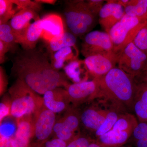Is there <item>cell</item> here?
I'll return each mask as SVG.
<instances>
[{
	"instance_id": "obj_1",
	"label": "cell",
	"mask_w": 147,
	"mask_h": 147,
	"mask_svg": "<svg viewBox=\"0 0 147 147\" xmlns=\"http://www.w3.org/2000/svg\"><path fill=\"white\" fill-rule=\"evenodd\" d=\"M49 57L47 52L36 48L19 50L12 60V74L39 94L55 88H65L69 84L66 75L53 68Z\"/></svg>"
},
{
	"instance_id": "obj_2",
	"label": "cell",
	"mask_w": 147,
	"mask_h": 147,
	"mask_svg": "<svg viewBox=\"0 0 147 147\" xmlns=\"http://www.w3.org/2000/svg\"><path fill=\"white\" fill-rule=\"evenodd\" d=\"M93 79L98 85L96 98L109 100L115 105L132 108L137 83L123 70L116 67L104 76Z\"/></svg>"
},
{
	"instance_id": "obj_3",
	"label": "cell",
	"mask_w": 147,
	"mask_h": 147,
	"mask_svg": "<svg viewBox=\"0 0 147 147\" xmlns=\"http://www.w3.org/2000/svg\"><path fill=\"white\" fill-rule=\"evenodd\" d=\"M8 94L11 101L10 115L17 119L34 115L44 104L42 97L18 79L9 88Z\"/></svg>"
},
{
	"instance_id": "obj_4",
	"label": "cell",
	"mask_w": 147,
	"mask_h": 147,
	"mask_svg": "<svg viewBox=\"0 0 147 147\" xmlns=\"http://www.w3.org/2000/svg\"><path fill=\"white\" fill-rule=\"evenodd\" d=\"M64 16L69 32L76 37L90 32L97 22V17L90 10L86 1L84 0L66 1Z\"/></svg>"
},
{
	"instance_id": "obj_5",
	"label": "cell",
	"mask_w": 147,
	"mask_h": 147,
	"mask_svg": "<svg viewBox=\"0 0 147 147\" xmlns=\"http://www.w3.org/2000/svg\"><path fill=\"white\" fill-rule=\"evenodd\" d=\"M118 67L134 79L137 83L147 81V54L133 42L117 54Z\"/></svg>"
},
{
	"instance_id": "obj_6",
	"label": "cell",
	"mask_w": 147,
	"mask_h": 147,
	"mask_svg": "<svg viewBox=\"0 0 147 147\" xmlns=\"http://www.w3.org/2000/svg\"><path fill=\"white\" fill-rule=\"evenodd\" d=\"M147 22L125 14L108 33L114 45V52L117 54L128 44L133 42L138 33Z\"/></svg>"
},
{
	"instance_id": "obj_7",
	"label": "cell",
	"mask_w": 147,
	"mask_h": 147,
	"mask_svg": "<svg viewBox=\"0 0 147 147\" xmlns=\"http://www.w3.org/2000/svg\"><path fill=\"white\" fill-rule=\"evenodd\" d=\"M56 114L43 105L33 115V129L30 147H41L53 134Z\"/></svg>"
},
{
	"instance_id": "obj_8",
	"label": "cell",
	"mask_w": 147,
	"mask_h": 147,
	"mask_svg": "<svg viewBox=\"0 0 147 147\" xmlns=\"http://www.w3.org/2000/svg\"><path fill=\"white\" fill-rule=\"evenodd\" d=\"M81 123V113L77 108L71 106L63 115L57 119L53 129L54 138L68 144L78 135L76 133Z\"/></svg>"
},
{
	"instance_id": "obj_9",
	"label": "cell",
	"mask_w": 147,
	"mask_h": 147,
	"mask_svg": "<svg viewBox=\"0 0 147 147\" xmlns=\"http://www.w3.org/2000/svg\"><path fill=\"white\" fill-rule=\"evenodd\" d=\"M114 52V45L108 33L94 31L84 36L81 53L85 58L95 55H106Z\"/></svg>"
},
{
	"instance_id": "obj_10",
	"label": "cell",
	"mask_w": 147,
	"mask_h": 147,
	"mask_svg": "<svg viewBox=\"0 0 147 147\" xmlns=\"http://www.w3.org/2000/svg\"><path fill=\"white\" fill-rule=\"evenodd\" d=\"M71 106H77L96 98L98 85L95 79L78 83L69 84L65 88Z\"/></svg>"
},
{
	"instance_id": "obj_11",
	"label": "cell",
	"mask_w": 147,
	"mask_h": 147,
	"mask_svg": "<svg viewBox=\"0 0 147 147\" xmlns=\"http://www.w3.org/2000/svg\"><path fill=\"white\" fill-rule=\"evenodd\" d=\"M89 73L93 79L107 74L116 67L117 63V54L113 52L106 55H95L84 60Z\"/></svg>"
},
{
	"instance_id": "obj_12",
	"label": "cell",
	"mask_w": 147,
	"mask_h": 147,
	"mask_svg": "<svg viewBox=\"0 0 147 147\" xmlns=\"http://www.w3.org/2000/svg\"><path fill=\"white\" fill-rule=\"evenodd\" d=\"M123 7L117 1H107L99 12V22L106 32L109 33L115 24L125 15Z\"/></svg>"
},
{
	"instance_id": "obj_13",
	"label": "cell",
	"mask_w": 147,
	"mask_h": 147,
	"mask_svg": "<svg viewBox=\"0 0 147 147\" xmlns=\"http://www.w3.org/2000/svg\"><path fill=\"white\" fill-rule=\"evenodd\" d=\"M42 98L45 107L55 114L65 112L71 106L65 88H57L47 91Z\"/></svg>"
},
{
	"instance_id": "obj_14",
	"label": "cell",
	"mask_w": 147,
	"mask_h": 147,
	"mask_svg": "<svg viewBox=\"0 0 147 147\" xmlns=\"http://www.w3.org/2000/svg\"><path fill=\"white\" fill-rule=\"evenodd\" d=\"M42 33V19L39 18L32 23L20 34L15 37L16 42L24 50H33L41 38Z\"/></svg>"
},
{
	"instance_id": "obj_15",
	"label": "cell",
	"mask_w": 147,
	"mask_h": 147,
	"mask_svg": "<svg viewBox=\"0 0 147 147\" xmlns=\"http://www.w3.org/2000/svg\"><path fill=\"white\" fill-rule=\"evenodd\" d=\"M42 33L41 38L45 43L61 35L65 32L62 18L55 13H50L42 18Z\"/></svg>"
},
{
	"instance_id": "obj_16",
	"label": "cell",
	"mask_w": 147,
	"mask_h": 147,
	"mask_svg": "<svg viewBox=\"0 0 147 147\" xmlns=\"http://www.w3.org/2000/svg\"><path fill=\"white\" fill-rule=\"evenodd\" d=\"M109 110L91 107L81 113V121L83 126L90 131H96L106 119Z\"/></svg>"
},
{
	"instance_id": "obj_17",
	"label": "cell",
	"mask_w": 147,
	"mask_h": 147,
	"mask_svg": "<svg viewBox=\"0 0 147 147\" xmlns=\"http://www.w3.org/2000/svg\"><path fill=\"white\" fill-rule=\"evenodd\" d=\"M33 129V115L24 116L17 120L14 139L18 147H30Z\"/></svg>"
},
{
	"instance_id": "obj_18",
	"label": "cell",
	"mask_w": 147,
	"mask_h": 147,
	"mask_svg": "<svg viewBox=\"0 0 147 147\" xmlns=\"http://www.w3.org/2000/svg\"><path fill=\"white\" fill-rule=\"evenodd\" d=\"M132 108L139 122H147V82L137 83Z\"/></svg>"
},
{
	"instance_id": "obj_19",
	"label": "cell",
	"mask_w": 147,
	"mask_h": 147,
	"mask_svg": "<svg viewBox=\"0 0 147 147\" xmlns=\"http://www.w3.org/2000/svg\"><path fill=\"white\" fill-rule=\"evenodd\" d=\"M79 50L76 45L62 48L49 56L53 68L58 71L71 62L78 59Z\"/></svg>"
},
{
	"instance_id": "obj_20",
	"label": "cell",
	"mask_w": 147,
	"mask_h": 147,
	"mask_svg": "<svg viewBox=\"0 0 147 147\" xmlns=\"http://www.w3.org/2000/svg\"><path fill=\"white\" fill-rule=\"evenodd\" d=\"M37 12L29 9L19 11L9 21L16 37L24 31L31 23L32 20L39 18Z\"/></svg>"
},
{
	"instance_id": "obj_21",
	"label": "cell",
	"mask_w": 147,
	"mask_h": 147,
	"mask_svg": "<svg viewBox=\"0 0 147 147\" xmlns=\"http://www.w3.org/2000/svg\"><path fill=\"white\" fill-rule=\"evenodd\" d=\"M132 132L111 129L97 137V143L102 147H120L126 143Z\"/></svg>"
},
{
	"instance_id": "obj_22",
	"label": "cell",
	"mask_w": 147,
	"mask_h": 147,
	"mask_svg": "<svg viewBox=\"0 0 147 147\" xmlns=\"http://www.w3.org/2000/svg\"><path fill=\"white\" fill-rule=\"evenodd\" d=\"M125 14L147 21V0H119Z\"/></svg>"
},
{
	"instance_id": "obj_23",
	"label": "cell",
	"mask_w": 147,
	"mask_h": 147,
	"mask_svg": "<svg viewBox=\"0 0 147 147\" xmlns=\"http://www.w3.org/2000/svg\"><path fill=\"white\" fill-rule=\"evenodd\" d=\"M76 38L70 32L65 31L61 35L45 43L47 54L50 55L62 48L75 46Z\"/></svg>"
},
{
	"instance_id": "obj_24",
	"label": "cell",
	"mask_w": 147,
	"mask_h": 147,
	"mask_svg": "<svg viewBox=\"0 0 147 147\" xmlns=\"http://www.w3.org/2000/svg\"><path fill=\"white\" fill-rule=\"evenodd\" d=\"M67 77L71 79L74 83L84 82L82 78L84 71H88L84 60L77 59L71 62L63 68Z\"/></svg>"
},
{
	"instance_id": "obj_25",
	"label": "cell",
	"mask_w": 147,
	"mask_h": 147,
	"mask_svg": "<svg viewBox=\"0 0 147 147\" xmlns=\"http://www.w3.org/2000/svg\"><path fill=\"white\" fill-rule=\"evenodd\" d=\"M0 40L7 45L11 53L16 54L19 51L15 34L9 22L0 25Z\"/></svg>"
},
{
	"instance_id": "obj_26",
	"label": "cell",
	"mask_w": 147,
	"mask_h": 147,
	"mask_svg": "<svg viewBox=\"0 0 147 147\" xmlns=\"http://www.w3.org/2000/svg\"><path fill=\"white\" fill-rule=\"evenodd\" d=\"M138 123L136 117L131 114L127 113L120 115L117 120L111 129L133 132Z\"/></svg>"
},
{
	"instance_id": "obj_27",
	"label": "cell",
	"mask_w": 147,
	"mask_h": 147,
	"mask_svg": "<svg viewBox=\"0 0 147 147\" xmlns=\"http://www.w3.org/2000/svg\"><path fill=\"white\" fill-rule=\"evenodd\" d=\"M18 11L11 0H0V25L8 23Z\"/></svg>"
},
{
	"instance_id": "obj_28",
	"label": "cell",
	"mask_w": 147,
	"mask_h": 147,
	"mask_svg": "<svg viewBox=\"0 0 147 147\" xmlns=\"http://www.w3.org/2000/svg\"><path fill=\"white\" fill-rule=\"evenodd\" d=\"M119 116V115L115 111H109L104 123L96 131V137H100L110 131L117 120Z\"/></svg>"
},
{
	"instance_id": "obj_29",
	"label": "cell",
	"mask_w": 147,
	"mask_h": 147,
	"mask_svg": "<svg viewBox=\"0 0 147 147\" xmlns=\"http://www.w3.org/2000/svg\"><path fill=\"white\" fill-rule=\"evenodd\" d=\"M133 42L139 49L147 54V22L138 33Z\"/></svg>"
},
{
	"instance_id": "obj_30",
	"label": "cell",
	"mask_w": 147,
	"mask_h": 147,
	"mask_svg": "<svg viewBox=\"0 0 147 147\" xmlns=\"http://www.w3.org/2000/svg\"><path fill=\"white\" fill-rule=\"evenodd\" d=\"M11 1L16 5L19 11L25 9H29L34 10L35 11H39L42 8V4L37 2L34 0H11Z\"/></svg>"
},
{
	"instance_id": "obj_31",
	"label": "cell",
	"mask_w": 147,
	"mask_h": 147,
	"mask_svg": "<svg viewBox=\"0 0 147 147\" xmlns=\"http://www.w3.org/2000/svg\"><path fill=\"white\" fill-rule=\"evenodd\" d=\"M91 142L88 137L78 134L69 142L66 147H89Z\"/></svg>"
},
{
	"instance_id": "obj_32",
	"label": "cell",
	"mask_w": 147,
	"mask_h": 147,
	"mask_svg": "<svg viewBox=\"0 0 147 147\" xmlns=\"http://www.w3.org/2000/svg\"><path fill=\"white\" fill-rule=\"evenodd\" d=\"M135 140L147 137V122H139L132 132Z\"/></svg>"
},
{
	"instance_id": "obj_33",
	"label": "cell",
	"mask_w": 147,
	"mask_h": 147,
	"mask_svg": "<svg viewBox=\"0 0 147 147\" xmlns=\"http://www.w3.org/2000/svg\"><path fill=\"white\" fill-rule=\"evenodd\" d=\"M105 1L102 0H88L87 5L93 14L98 17Z\"/></svg>"
},
{
	"instance_id": "obj_34",
	"label": "cell",
	"mask_w": 147,
	"mask_h": 147,
	"mask_svg": "<svg viewBox=\"0 0 147 147\" xmlns=\"http://www.w3.org/2000/svg\"><path fill=\"white\" fill-rule=\"evenodd\" d=\"M3 102H1L0 105V121L1 123L3 119L5 117L10 115L11 101L5 100V99Z\"/></svg>"
},
{
	"instance_id": "obj_35",
	"label": "cell",
	"mask_w": 147,
	"mask_h": 147,
	"mask_svg": "<svg viewBox=\"0 0 147 147\" xmlns=\"http://www.w3.org/2000/svg\"><path fill=\"white\" fill-rule=\"evenodd\" d=\"M8 85L7 76L2 67H0V94L1 95L3 94L6 90Z\"/></svg>"
},
{
	"instance_id": "obj_36",
	"label": "cell",
	"mask_w": 147,
	"mask_h": 147,
	"mask_svg": "<svg viewBox=\"0 0 147 147\" xmlns=\"http://www.w3.org/2000/svg\"><path fill=\"white\" fill-rule=\"evenodd\" d=\"M67 144L63 140L54 138L48 140L41 147H66Z\"/></svg>"
},
{
	"instance_id": "obj_37",
	"label": "cell",
	"mask_w": 147,
	"mask_h": 147,
	"mask_svg": "<svg viewBox=\"0 0 147 147\" xmlns=\"http://www.w3.org/2000/svg\"><path fill=\"white\" fill-rule=\"evenodd\" d=\"M0 147H18L14 137L1 136Z\"/></svg>"
},
{
	"instance_id": "obj_38",
	"label": "cell",
	"mask_w": 147,
	"mask_h": 147,
	"mask_svg": "<svg viewBox=\"0 0 147 147\" xmlns=\"http://www.w3.org/2000/svg\"><path fill=\"white\" fill-rule=\"evenodd\" d=\"M10 50L7 45L0 40V63L3 64L5 61L6 54Z\"/></svg>"
},
{
	"instance_id": "obj_39",
	"label": "cell",
	"mask_w": 147,
	"mask_h": 147,
	"mask_svg": "<svg viewBox=\"0 0 147 147\" xmlns=\"http://www.w3.org/2000/svg\"><path fill=\"white\" fill-rule=\"evenodd\" d=\"M135 144L137 147H147V137L135 140Z\"/></svg>"
},
{
	"instance_id": "obj_40",
	"label": "cell",
	"mask_w": 147,
	"mask_h": 147,
	"mask_svg": "<svg viewBox=\"0 0 147 147\" xmlns=\"http://www.w3.org/2000/svg\"><path fill=\"white\" fill-rule=\"evenodd\" d=\"M36 1L41 4L45 3L51 5L55 4V3L57 1L56 0H36Z\"/></svg>"
},
{
	"instance_id": "obj_41",
	"label": "cell",
	"mask_w": 147,
	"mask_h": 147,
	"mask_svg": "<svg viewBox=\"0 0 147 147\" xmlns=\"http://www.w3.org/2000/svg\"><path fill=\"white\" fill-rule=\"evenodd\" d=\"M89 147H102L100 145L98 144L97 142H92L90 144Z\"/></svg>"
}]
</instances>
